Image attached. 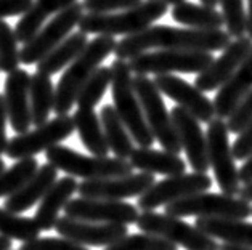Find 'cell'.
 <instances>
[{
	"instance_id": "obj_40",
	"label": "cell",
	"mask_w": 252,
	"mask_h": 250,
	"mask_svg": "<svg viewBox=\"0 0 252 250\" xmlns=\"http://www.w3.org/2000/svg\"><path fill=\"white\" fill-rule=\"evenodd\" d=\"M251 122H252V91L244 96L243 101L233 111V114L226 119V125H228L230 133L239 135Z\"/></svg>"
},
{
	"instance_id": "obj_26",
	"label": "cell",
	"mask_w": 252,
	"mask_h": 250,
	"mask_svg": "<svg viewBox=\"0 0 252 250\" xmlns=\"http://www.w3.org/2000/svg\"><path fill=\"white\" fill-rule=\"evenodd\" d=\"M76 2L77 0H37L28 13L23 15L21 20L16 23L15 34L18 42L26 45L44 28V23L47 21L48 16H57L63 10L74 5Z\"/></svg>"
},
{
	"instance_id": "obj_8",
	"label": "cell",
	"mask_w": 252,
	"mask_h": 250,
	"mask_svg": "<svg viewBox=\"0 0 252 250\" xmlns=\"http://www.w3.org/2000/svg\"><path fill=\"white\" fill-rule=\"evenodd\" d=\"M137 228L141 233L159 236L187 250H219L220 247L217 241L199 231L194 224L183 222L182 218L170 217L167 213L141 212Z\"/></svg>"
},
{
	"instance_id": "obj_19",
	"label": "cell",
	"mask_w": 252,
	"mask_h": 250,
	"mask_svg": "<svg viewBox=\"0 0 252 250\" xmlns=\"http://www.w3.org/2000/svg\"><path fill=\"white\" fill-rule=\"evenodd\" d=\"M170 115L191 170L198 173H207L211 164L207 154V137L201 129V122L180 106L172 109Z\"/></svg>"
},
{
	"instance_id": "obj_43",
	"label": "cell",
	"mask_w": 252,
	"mask_h": 250,
	"mask_svg": "<svg viewBox=\"0 0 252 250\" xmlns=\"http://www.w3.org/2000/svg\"><path fill=\"white\" fill-rule=\"evenodd\" d=\"M7 120H8L7 103H5V96H3V95H0V156L7 154V149H8Z\"/></svg>"
},
{
	"instance_id": "obj_27",
	"label": "cell",
	"mask_w": 252,
	"mask_h": 250,
	"mask_svg": "<svg viewBox=\"0 0 252 250\" xmlns=\"http://www.w3.org/2000/svg\"><path fill=\"white\" fill-rule=\"evenodd\" d=\"M76 125V132L81 138L85 149L92 152V156L106 157L109 152V146L104 137V130L101 125L100 115L95 109H79L72 115Z\"/></svg>"
},
{
	"instance_id": "obj_34",
	"label": "cell",
	"mask_w": 252,
	"mask_h": 250,
	"mask_svg": "<svg viewBox=\"0 0 252 250\" xmlns=\"http://www.w3.org/2000/svg\"><path fill=\"white\" fill-rule=\"evenodd\" d=\"M111 81H113L111 68H106V66L98 68L94 72V76L85 82L81 93H79L77 101H76L77 108L79 109H94L98 103L101 101L104 93H106L108 87L111 85Z\"/></svg>"
},
{
	"instance_id": "obj_4",
	"label": "cell",
	"mask_w": 252,
	"mask_h": 250,
	"mask_svg": "<svg viewBox=\"0 0 252 250\" xmlns=\"http://www.w3.org/2000/svg\"><path fill=\"white\" fill-rule=\"evenodd\" d=\"M169 5L165 0H146L138 7L109 15L87 13L79 23V30L84 34L96 35H135L153 26L167 13Z\"/></svg>"
},
{
	"instance_id": "obj_15",
	"label": "cell",
	"mask_w": 252,
	"mask_h": 250,
	"mask_svg": "<svg viewBox=\"0 0 252 250\" xmlns=\"http://www.w3.org/2000/svg\"><path fill=\"white\" fill-rule=\"evenodd\" d=\"M155 175L151 173H130L114 178L92 180L79 183V196L85 199H103V200H121L130 197H140L155 185Z\"/></svg>"
},
{
	"instance_id": "obj_9",
	"label": "cell",
	"mask_w": 252,
	"mask_h": 250,
	"mask_svg": "<svg viewBox=\"0 0 252 250\" xmlns=\"http://www.w3.org/2000/svg\"><path fill=\"white\" fill-rule=\"evenodd\" d=\"M207 154L209 164L214 170V178L220 191L228 196H236L241 191L239 168L233 154V144H230V130L223 119H214L207 125Z\"/></svg>"
},
{
	"instance_id": "obj_48",
	"label": "cell",
	"mask_w": 252,
	"mask_h": 250,
	"mask_svg": "<svg viewBox=\"0 0 252 250\" xmlns=\"http://www.w3.org/2000/svg\"><path fill=\"white\" fill-rule=\"evenodd\" d=\"M0 250H11V239L0 236Z\"/></svg>"
},
{
	"instance_id": "obj_17",
	"label": "cell",
	"mask_w": 252,
	"mask_h": 250,
	"mask_svg": "<svg viewBox=\"0 0 252 250\" xmlns=\"http://www.w3.org/2000/svg\"><path fill=\"white\" fill-rule=\"evenodd\" d=\"M252 52V39L244 35L231 40V44L225 48L222 55L214 59L211 66L198 74L194 85L202 93L207 91L220 90L223 85L230 81V77L238 71V68L244 63V59L249 56Z\"/></svg>"
},
{
	"instance_id": "obj_21",
	"label": "cell",
	"mask_w": 252,
	"mask_h": 250,
	"mask_svg": "<svg viewBox=\"0 0 252 250\" xmlns=\"http://www.w3.org/2000/svg\"><path fill=\"white\" fill-rule=\"evenodd\" d=\"M79 190V183L74 176H63L52 186L44 199L40 200L39 209L35 210L34 220L39 224L40 231L55 229L60 220V212L72 200V196Z\"/></svg>"
},
{
	"instance_id": "obj_47",
	"label": "cell",
	"mask_w": 252,
	"mask_h": 250,
	"mask_svg": "<svg viewBox=\"0 0 252 250\" xmlns=\"http://www.w3.org/2000/svg\"><path fill=\"white\" fill-rule=\"evenodd\" d=\"M219 250H252L251 247H243V246H231V244H222Z\"/></svg>"
},
{
	"instance_id": "obj_11",
	"label": "cell",
	"mask_w": 252,
	"mask_h": 250,
	"mask_svg": "<svg viewBox=\"0 0 252 250\" xmlns=\"http://www.w3.org/2000/svg\"><path fill=\"white\" fill-rule=\"evenodd\" d=\"M212 178L207 173H183L177 176H165L156 181L148 191L138 197L137 207L141 212H155L159 207H167L177 200L207 193L212 188Z\"/></svg>"
},
{
	"instance_id": "obj_41",
	"label": "cell",
	"mask_w": 252,
	"mask_h": 250,
	"mask_svg": "<svg viewBox=\"0 0 252 250\" xmlns=\"http://www.w3.org/2000/svg\"><path fill=\"white\" fill-rule=\"evenodd\" d=\"M233 154L236 161H248L252 156V122L239 133L233 143Z\"/></svg>"
},
{
	"instance_id": "obj_37",
	"label": "cell",
	"mask_w": 252,
	"mask_h": 250,
	"mask_svg": "<svg viewBox=\"0 0 252 250\" xmlns=\"http://www.w3.org/2000/svg\"><path fill=\"white\" fill-rule=\"evenodd\" d=\"M220 7L225 18L226 32L239 39L246 34V10L243 0H220Z\"/></svg>"
},
{
	"instance_id": "obj_44",
	"label": "cell",
	"mask_w": 252,
	"mask_h": 250,
	"mask_svg": "<svg viewBox=\"0 0 252 250\" xmlns=\"http://www.w3.org/2000/svg\"><path fill=\"white\" fill-rule=\"evenodd\" d=\"M239 180H241L243 185H249V183H252V156L248 161H244L243 167L239 168Z\"/></svg>"
},
{
	"instance_id": "obj_32",
	"label": "cell",
	"mask_w": 252,
	"mask_h": 250,
	"mask_svg": "<svg viewBox=\"0 0 252 250\" xmlns=\"http://www.w3.org/2000/svg\"><path fill=\"white\" fill-rule=\"evenodd\" d=\"M39 162L35 157L16 161L10 168L0 172V197H10L18 193L26 183L37 173Z\"/></svg>"
},
{
	"instance_id": "obj_18",
	"label": "cell",
	"mask_w": 252,
	"mask_h": 250,
	"mask_svg": "<svg viewBox=\"0 0 252 250\" xmlns=\"http://www.w3.org/2000/svg\"><path fill=\"white\" fill-rule=\"evenodd\" d=\"M57 233L76 244L84 247H109L114 242L121 241L128 233V226L124 224H111V223H92L74 220L69 217H61L57 226Z\"/></svg>"
},
{
	"instance_id": "obj_50",
	"label": "cell",
	"mask_w": 252,
	"mask_h": 250,
	"mask_svg": "<svg viewBox=\"0 0 252 250\" xmlns=\"http://www.w3.org/2000/svg\"><path fill=\"white\" fill-rule=\"evenodd\" d=\"M165 2H167V5H174V7H177V5L183 3L185 0H165Z\"/></svg>"
},
{
	"instance_id": "obj_10",
	"label": "cell",
	"mask_w": 252,
	"mask_h": 250,
	"mask_svg": "<svg viewBox=\"0 0 252 250\" xmlns=\"http://www.w3.org/2000/svg\"><path fill=\"white\" fill-rule=\"evenodd\" d=\"M215 58L206 52H185V50H156L146 52L128 61L135 76H162L170 72L182 74H201L206 71Z\"/></svg>"
},
{
	"instance_id": "obj_45",
	"label": "cell",
	"mask_w": 252,
	"mask_h": 250,
	"mask_svg": "<svg viewBox=\"0 0 252 250\" xmlns=\"http://www.w3.org/2000/svg\"><path fill=\"white\" fill-rule=\"evenodd\" d=\"M249 7H248V13H246V32H248V37L252 39V0H248Z\"/></svg>"
},
{
	"instance_id": "obj_13",
	"label": "cell",
	"mask_w": 252,
	"mask_h": 250,
	"mask_svg": "<svg viewBox=\"0 0 252 250\" xmlns=\"http://www.w3.org/2000/svg\"><path fill=\"white\" fill-rule=\"evenodd\" d=\"M84 18V5L76 2L69 8L63 10L53 18L50 23H47L39 30L35 37L28 42L21 48V63L23 64H37L40 59H44L53 48H57L61 42L66 40L71 35V30Z\"/></svg>"
},
{
	"instance_id": "obj_16",
	"label": "cell",
	"mask_w": 252,
	"mask_h": 250,
	"mask_svg": "<svg viewBox=\"0 0 252 250\" xmlns=\"http://www.w3.org/2000/svg\"><path fill=\"white\" fill-rule=\"evenodd\" d=\"M153 81H155L158 90L162 95L174 100L177 106L193 114L199 122H204V124L209 125L214 119H217L214 101L209 100L206 93H202L196 85H191L174 74L155 76Z\"/></svg>"
},
{
	"instance_id": "obj_12",
	"label": "cell",
	"mask_w": 252,
	"mask_h": 250,
	"mask_svg": "<svg viewBox=\"0 0 252 250\" xmlns=\"http://www.w3.org/2000/svg\"><path fill=\"white\" fill-rule=\"evenodd\" d=\"M76 130L74 119L71 115H57L47 124L35 127L23 135H16L8 141L7 156L15 161L34 157L39 152L48 151L53 146L64 141Z\"/></svg>"
},
{
	"instance_id": "obj_35",
	"label": "cell",
	"mask_w": 252,
	"mask_h": 250,
	"mask_svg": "<svg viewBox=\"0 0 252 250\" xmlns=\"http://www.w3.org/2000/svg\"><path fill=\"white\" fill-rule=\"evenodd\" d=\"M21 50H18V39L15 29L7 21H0V71L5 74L18 71L21 63Z\"/></svg>"
},
{
	"instance_id": "obj_24",
	"label": "cell",
	"mask_w": 252,
	"mask_h": 250,
	"mask_svg": "<svg viewBox=\"0 0 252 250\" xmlns=\"http://www.w3.org/2000/svg\"><path fill=\"white\" fill-rule=\"evenodd\" d=\"M128 162L133 170H140L143 173L177 176L187 173V162L178 154H172L169 151H158L153 148H137L130 156Z\"/></svg>"
},
{
	"instance_id": "obj_30",
	"label": "cell",
	"mask_w": 252,
	"mask_h": 250,
	"mask_svg": "<svg viewBox=\"0 0 252 250\" xmlns=\"http://www.w3.org/2000/svg\"><path fill=\"white\" fill-rule=\"evenodd\" d=\"M174 21L188 26V29L198 30H220L225 26L223 13L204 5H196L193 2H183L172 8Z\"/></svg>"
},
{
	"instance_id": "obj_39",
	"label": "cell",
	"mask_w": 252,
	"mask_h": 250,
	"mask_svg": "<svg viewBox=\"0 0 252 250\" xmlns=\"http://www.w3.org/2000/svg\"><path fill=\"white\" fill-rule=\"evenodd\" d=\"M18 250H89V249L69 239H64V237H37V239L31 242H24Z\"/></svg>"
},
{
	"instance_id": "obj_46",
	"label": "cell",
	"mask_w": 252,
	"mask_h": 250,
	"mask_svg": "<svg viewBox=\"0 0 252 250\" xmlns=\"http://www.w3.org/2000/svg\"><path fill=\"white\" fill-rule=\"evenodd\" d=\"M239 197L248 200L249 204L252 202V183H249V185H243L241 191H239Z\"/></svg>"
},
{
	"instance_id": "obj_36",
	"label": "cell",
	"mask_w": 252,
	"mask_h": 250,
	"mask_svg": "<svg viewBox=\"0 0 252 250\" xmlns=\"http://www.w3.org/2000/svg\"><path fill=\"white\" fill-rule=\"evenodd\" d=\"M104 250H178V247L159 236L138 233L127 234Z\"/></svg>"
},
{
	"instance_id": "obj_3",
	"label": "cell",
	"mask_w": 252,
	"mask_h": 250,
	"mask_svg": "<svg viewBox=\"0 0 252 250\" xmlns=\"http://www.w3.org/2000/svg\"><path fill=\"white\" fill-rule=\"evenodd\" d=\"M109 68H111L113 74L111 91L116 112L127 127L135 144H138V148H151V144L156 139L153 137L138 95L135 91L132 77L133 72L130 69V64H128V61L116 59Z\"/></svg>"
},
{
	"instance_id": "obj_23",
	"label": "cell",
	"mask_w": 252,
	"mask_h": 250,
	"mask_svg": "<svg viewBox=\"0 0 252 250\" xmlns=\"http://www.w3.org/2000/svg\"><path fill=\"white\" fill-rule=\"evenodd\" d=\"M252 91V52L238 71L230 77L214 98L215 115L219 119H228L243 101V98Z\"/></svg>"
},
{
	"instance_id": "obj_29",
	"label": "cell",
	"mask_w": 252,
	"mask_h": 250,
	"mask_svg": "<svg viewBox=\"0 0 252 250\" xmlns=\"http://www.w3.org/2000/svg\"><path fill=\"white\" fill-rule=\"evenodd\" d=\"M87 45H89L87 34L81 32V30L71 34L69 37L61 42L57 48H53L44 59L39 61L37 72L52 77L53 74H57V72H60L61 69H64L66 66L74 63L77 56L85 50Z\"/></svg>"
},
{
	"instance_id": "obj_31",
	"label": "cell",
	"mask_w": 252,
	"mask_h": 250,
	"mask_svg": "<svg viewBox=\"0 0 252 250\" xmlns=\"http://www.w3.org/2000/svg\"><path fill=\"white\" fill-rule=\"evenodd\" d=\"M31 114H32V125L40 127L48 122L50 112L55 108V87L52 79L35 72L31 76Z\"/></svg>"
},
{
	"instance_id": "obj_5",
	"label": "cell",
	"mask_w": 252,
	"mask_h": 250,
	"mask_svg": "<svg viewBox=\"0 0 252 250\" xmlns=\"http://www.w3.org/2000/svg\"><path fill=\"white\" fill-rule=\"evenodd\" d=\"M48 164H52L60 172L63 170L67 176H77L84 181L114 178L132 173V164L119 157H96L85 156L63 144H57L45 151Z\"/></svg>"
},
{
	"instance_id": "obj_20",
	"label": "cell",
	"mask_w": 252,
	"mask_h": 250,
	"mask_svg": "<svg viewBox=\"0 0 252 250\" xmlns=\"http://www.w3.org/2000/svg\"><path fill=\"white\" fill-rule=\"evenodd\" d=\"M5 103H7L8 120L16 135L28 133L32 125L31 114V76L28 71L18 69L5 79Z\"/></svg>"
},
{
	"instance_id": "obj_51",
	"label": "cell",
	"mask_w": 252,
	"mask_h": 250,
	"mask_svg": "<svg viewBox=\"0 0 252 250\" xmlns=\"http://www.w3.org/2000/svg\"><path fill=\"white\" fill-rule=\"evenodd\" d=\"M3 170H7V168H5V161L0 157V172H3Z\"/></svg>"
},
{
	"instance_id": "obj_2",
	"label": "cell",
	"mask_w": 252,
	"mask_h": 250,
	"mask_svg": "<svg viewBox=\"0 0 252 250\" xmlns=\"http://www.w3.org/2000/svg\"><path fill=\"white\" fill-rule=\"evenodd\" d=\"M116 45L118 42L111 35H96L94 40L89 42V45L79 55L74 63H71L66 68L64 74L61 76L57 88H55V114H69L85 82L94 76L98 68H101L103 61L114 53Z\"/></svg>"
},
{
	"instance_id": "obj_7",
	"label": "cell",
	"mask_w": 252,
	"mask_h": 250,
	"mask_svg": "<svg viewBox=\"0 0 252 250\" xmlns=\"http://www.w3.org/2000/svg\"><path fill=\"white\" fill-rule=\"evenodd\" d=\"M170 217H198V218H235L246 220L252 215V207L248 200L228 194L199 193L194 196L177 200L165 207Z\"/></svg>"
},
{
	"instance_id": "obj_25",
	"label": "cell",
	"mask_w": 252,
	"mask_h": 250,
	"mask_svg": "<svg viewBox=\"0 0 252 250\" xmlns=\"http://www.w3.org/2000/svg\"><path fill=\"white\" fill-rule=\"evenodd\" d=\"M194 226L212 239L252 249V223L235 218H198Z\"/></svg>"
},
{
	"instance_id": "obj_14",
	"label": "cell",
	"mask_w": 252,
	"mask_h": 250,
	"mask_svg": "<svg viewBox=\"0 0 252 250\" xmlns=\"http://www.w3.org/2000/svg\"><path fill=\"white\" fill-rule=\"evenodd\" d=\"M64 215L82 222L111 223L128 226V224H137L140 212L137 205L121 202V200L76 197L66 205Z\"/></svg>"
},
{
	"instance_id": "obj_33",
	"label": "cell",
	"mask_w": 252,
	"mask_h": 250,
	"mask_svg": "<svg viewBox=\"0 0 252 250\" xmlns=\"http://www.w3.org/2000/svg\"><path fill=\"white\" fill-rule=\"evenodd\" d=\"M39 234L40 228L34 218L16 215V213H11L0 207V236L21 241L24 244L37 239Z\"/></svg>"
},
{
	"instance_id": "obj_38",
	"label": "cell",
	"mask_w": 252,
	"mask_h": 250,
	"mask_svg": "<svg viewBox=\"0 0 252 250\" xmlns=\"http://www.w3.org/2000/svg\"><path fill=\"white\" fill-rule=\"evenodd\" d=\"M141 0H84V10L94 15H109L119 13L138 7Z\"/></svg>"
},
{
	"instance_id": "obj_49",
	"label": "cell",
	"mask_w": 252,
	"mask_h": 250,
	"mask_svg": "<svg viewBox=\"0 0 252 250\" xmlns=\"http://www.w3.org/2000/svg\"><path fill=\"white\" fill-rule=\"evenodd\" d=\"M201 3L204 7H211V8H217V5L220 3V0H201Z\"/></svg>"
},
{
	"instance_id": "obj_42",
	"label": "cell",
	"mask_w": 252,
	"mask_h": 250,
	"mask_svg": "<svg viewBox=\"0 0 252 250\" xmlns=\"http://www.w3.org/2000/svg\"><path fill=\"white\" fill-rule=\"evenodd\" d=\"M32 5V0H0V21L8 16L26 15Z\"/></svg>"
},
{
	"instance_id": "obj_22",
	"label": "cell",
	"mask_w": 252,
	"mask_h": 250,
	"mask_svg": "<svg viewBox=\"0 0 252 250\" xmlns=\"http://www.w3.org/2000/svg\"><path fill=\"white\" fill-rule=\"evenodd\" d=\"M57 178H58V170L55 168L52 164H48V162L44 164L42 167H39L37 173H35L20 191L5 199L3 209H7L11 213H16V215L29 210L31 207L44 199L45 194L50 191L52 186L58 181Z\"/></svg>"
},
{
	"instance_id": "obj_1",
	"label": "cell",
	"mask_w": 252,
	"mask_h": 250,
	"mask_svg": "<svg viewBox=\"0 0 252 250\" xmlns=\"http://www.w3.org/2000/svg\"><path fill=\"white\" fill-rule=\"evenodd\" d=\"M231 44L226 30H198L153 24L135 35H128L116 45V59L130 61L148 50H185V52H220Z\"/></svg>"
},
{
	"instance_id": "obj_6",
	"label": "cell",
	"mask_w": 252,
	"mask_h": 250,
	"mask_svg": "<svg viewBox=\"0 0 252 250\" xmlns=\"http://www.w3.org/2000/svg\"><path fill=\"white\" fill-rule=\"evenodd\" d=\"M133 87L138 95L146 122H148L155 139L162 146L164 151L180 156L183 149L182 143L178 139V133L175 130L172 115L164 105L162 93L158 90L155 81L148 76H135Z\"/></svg>"
},
{
	"instance_id": "obj_28",
	"label": "cell",
	"mask_w": 252,
	"mask_h": 250,
	"mask_svg": "<svg viewBox=\"0 0 252 250\" xmlns=\"http://www.w3.org/2000/svg\"><path fill=\"white\" fill-rule=\"evenodd\" d=\"M100 119H101V125L109 146V151H113L114 157L128 161L132 152L137 148H135V141L130 137V133H128L127 127L121 120L118 112H116L114 106L111 105L103 106L100 111Z\"/></svg>"
}]
</instances>
